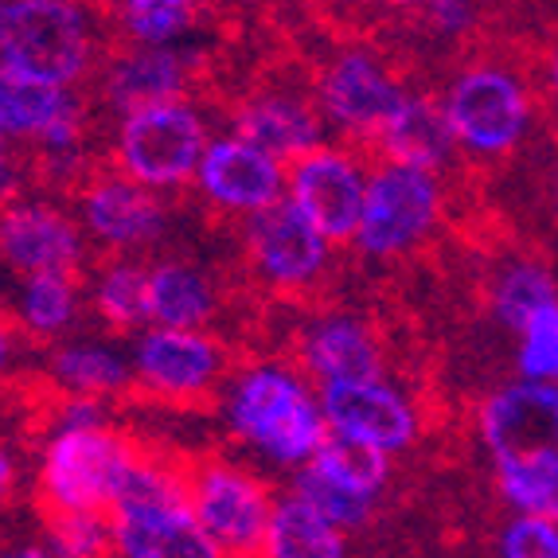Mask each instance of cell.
<instances>
[{
	"label": "cell",
	"mask_w": 558,
	"mask_h": 558,
	"mask_svg": "<svg viewBox=\"0 0 558 558\" xmlns=\"http://www.w3.org/2000/svg\"><path fill=\"white\" fill-rule=\"evenodd\" d=\"M199 75L196 51H177V47H130L125 56L110 63L102 78V94L113 110L125 118L149 106L180 102V94L192 90Z\"/></svg>",
	"instance_id": "obj_15"
},
{
	"label": "cell",
	"mask_w": 558,
	"mask_h": 558,
	"mask_svg": "<svg viewBox=\"0 0 558 558\" xmlns=\"http://www.w3.org/2000/svg\"><path fill=\"white\" fill-rule=\"evenodd\" d=\"M113 543L121 558H223L192 508H118Z\"/></svg>",
	"instance_id": "obj_20"
},
{
	"label": "cell",
	"mask_w": 558,
	"mask_h": 558,
	"mask_svg": "<svg viewBox=\"0 0 558 558\" xmlns=\"http://www.w3.org/2000/svg\"><path fill=\"white\" fill-rule=\"evenodd\" d=\"M320 414L332 434L379 449L402 453L418 438V410L391 383H325L320 387Z\"/></svg>",
	"instance_id": "obj_11"
},
{
	"label": "cell",
	"mask_w": 558,
	"mask_h": 558,
	"mask_svg": "<svg viewBox=\"0 0 558 558\" xmlns=\"http://www.w3.org/2000/svg\"><path fill=\"white\" fill-rule=\"evenodd\" d=\"M12 488H16V461H12V457L4 453V446H0V508L9 504Z\"/></svg>",
	"instance_id": "obj_36"
},
{
	"label": "cell",
	"mask_w": 558,
	"mask_h": 558,
	"mask_svg": "<svg viewBox=\"0 0 558 558\" xmlns=\"http://www.w3.org/2000/svg\"><path fill=\"white\" fill-rule=\"evenodd\" d=\"M0 558H51V555L39 550V547H20V550H9V555H0Z\"/></svg>",
	"instance_id": "obj_39"
},
{
	"label": "cell",
	"mask_w": 558,
	"mask_h": 558,
	"mask_svg": "<svg viewBox=\"0 0 558 558\" xmlns=\"http://www.w3.org/2000/svg\"><path fill=\"white\" fill-rule=\"evenodd\" d=\"M83 223L110 251L153 246L168 227V207L133 180L94 177L83 187Z\"/></svg>",
	"instance_id": "obj_17"
},
{
	"label": "cell",
	"mask_w": 558,
	"mask_h": 558,
	"mask_svg": "<svg viewBox=\"0 0 558 558\" xmlns=\"http://www.w3.org/2000/svg\"><path fill=\"white\" fill-rule=\"evenodd\" d=\"M293 204L301 207L308 223L317 227L325 242L355 239L367 204V184L352 157L336 149H313L308 157L293 160L289 168Z\"/></svg>",
	"instance_id": "obj_12"
},
{
	"label": "cell",
	"mask_w": 558,
	"mask_h": 558,
	"mask_svg": "<svg viewBox=\"0 0 558 558\" xmlns=\"http://www.w3.org/2000/svg\"><path fill=\"white\" fill-rule=\"evenodd\" d=\"M293 488H298V493H293L298 500H305L313 512L325 515V520L340 531H360V527H367V520H372V500H363V496H355V493H348V488H340V484H332L313 465L301 469L298 481H293Z\"/></svg>",
	"instance_id": "obj_31"
},
{
	"label": "cell",
	"mask_w": 558,
	"mask_h": 558,
	"mask_svg": "<svg viewBox=\"0 0 558 558\" xmlns=\"http://www.w3.org/2000/svg\"><path fill=\"white\" fill-rule=\"evenodd\" d=\"M75 308L78 301L71 274H36V278H28L24 298H20V317L39 336L63 332L75 320Z\"/></svg>",
	"instance_id": "obj_30"
},
{
	"label": "cell",
	"mask_w": 558,
	"mask_h": 558,
	"mask_svg": "<svg viewBox=\"0 0 558 558\" xmlns=\"http://www.w3.org/2000/svg\"><path fill=\"white\" fill-rule=\"evenodd\" d=\"M301 360L320 383L383 379V348L372 325L355 317H325L301 336Z\"/></svg>",
	"instance_id": "obj_19"
},
{
	"label": "cell",
	"mask_w": 558,
	"mask_h": 558,
	"mask_svg": "<svg viewBox=\"0 0 558 558\" xmlns=\"http://www.w3.org/2000/svg\"><path fill=\"white\" fill-rule=\"evenodd\" d=\"M51 375L59 383H66L78 399L113 395L130 383L125 360L113 355L110 348H94V344H66L59 352H51Z\"/></svg>",
	"instance_id": "obj_27"
},
{
	"label": "cell",
	"mask_w": 558,
	"mask_h": 558,
	"mask_svg": "<svg viewBox=\"0 0 558 558\" xmlns=\"http://www.w3.org/2000/svg\"><path fill=\"white\" fill-rule=\"evenodd\" d=\"M496 558H558V523L539 515H512L500 527Z\"/></svg>",
	"instance_id": "obj_34"
},
{
	"label": "cell",
	"mask_w": 558,
	"mask_h": 558,
	"mask_svg": "<svg viewBox=\"0 0 558 558\" xmlns=\"http://www.w3.org/2000/svg\"><path fill=\"white\" fill-rule=\"evenodd\" d=\"M192 515L223 558H266L274 504L251 473L207 465L192 484Z\"/></svg>",
	"instance_id": "obj_8"
},
{
	"label": "cell",
	"mask_w": 558,
	"mask_h": 558,
	"mask_svg": "<svg viewBox=\"0 0 558 558\" xmlns=\"http://www.w3.org/2000/svg\"><path fill=\"white\" fill-rule=\"evenodd\" d=\"M313 469L320 476H328L332 484H340V488H348V493L372 500L383 484H387V476H391V457L328 429L317 457H313Z\"/></svg>",
	"instance_id": "obj_25"
},
{
	"label": "cell",
	"mask_w": 558,
	"mask_h": 558,
	"mask_svg": "<svg viewBox=\"0 0 558 558\" xmlns=\"http://www.w3.org/2000/svg\"><path fill=\"white\" fill-rule=\"evenodd\" d=\"M441 113L457 149L481 160H504L531 130V86L508 63L476 59L453 75Z\"/></svg>",
	"instance_id": "obj_2"
},
{
	"label": "cell",
	"mask_w": 558,
	"mask_h": 558,
	"mask_svg": "<svg viewBox=\"0 0 558 558\" xmlns=\"http://www.w3.org/2000/svg\"><path fill=\"white\" fill-rule=\"evenodd\" d=\"M555 204H558V168H555Z\"/></svg>",
	"instance_id": "obj_41"
},
{
	"label": "cell",
	"mask_w": 558,
	"mask_h": 558,
	"mask_svg": "<svg viewBox=\"0 0 558 558\" xmlns=\"http://www.w3.org/2000/svg\"><path fill=\"white\" fill-rule=\"evenodd\" d=\"M219 293L184 262H160L149 270V320L172 332H196L215 317Z\"/></svg>",
	"instance_id": "obj_22"
},
{
	"label": "cell",
	"mask_w": 558,
	"mask_h": 558,
	"mask_svg": "<svg viewBox=\"0 0 558 558\" xmlns=\"http://www.w3.org/2000/svg\"><path fill=\"white\" fill-rule=\"evenodd\" d=\"M51 543L63 558H110L113 520L106 515H78V512H44Z\"/></svg>",
	"instance_id": "obj_33"
},
{
	"label": "cell",
	"mask_w": 558,
	"mask_h": 558,
	"mask_svg": "<svg viewBox=\"0 0 558 558\" xmlns=\"http://www.w3.org/2000/svg\"><path fill=\"white\" fill-rule=\"evenodd\" d=\"M9 180V149H4V133H0V187Z\"/></svg>",
	"instance_id": "obj_40"
},
{
	"label": "cell",
	"mask_w": 558,
	"mask_h": 558,
	"mask_svg": "<svg viewBox=\"0 0 558 558\" xmlns=\"http://www.w3.org/2000/svg\"><path fill=\"white\" fill-rule=\"evenodd\" d=\"M375 145L387 157V165L418 168L429 177L446 168L457 149L449 121L441 113V98H429V94H410L402 113L375 137Z\"/></svg>",
	"instance_id": "obj_21"
},
{
	"label": "cell",
	"mask_w": 558,
	"mask_h": 558,
	"mask_svg": "<svg viewBox=\"0 0 558 558\" xmlns=\"http://www.w3.org/2000/svg\"><path fill=\"white\" fill-rule=\"evenodd\" d=\"M281 184H286V177H281L278 160L239 137L211 141L204 160H199L204 196L227 211H266V207L281 204Z\"/></svg>",
	"instance_id": "obj_16"
},
{
	"label": "cell",
	"mask_w": 558,
	"mask_h": 558,
	"mask_svg": "<svg viewBox=\"0 0 558 558\" xmlns=\"http://www.w3.org/2000/svg\"><path fill=\"white\" fill-rule=\"evenodd\" d=\"M481 441L515 515L558 523V387L515 379L481 407Z\"/></svg>",
	"instance_id": "obj_1"
},
{
	"label": "cell",
	"mask_w": 558,
	"mask_h": 558,
	"mask_svg": "<svg viewBox=\"0 0 558 558\" xmlns=\"http://www.w3.org/2000/svg\"><path fill=\"white\" fill-rule=\"evenodd\" d=\"M344 555H348L344 531L332 527L305 500L286 496V500L274 504L266 558H344Z\"/></svg>",
	"instance_id": "obj_23"
},
{
	"label": "cell",
	"mask_w": 558,
	"mask_h": 558,
	"mask_svg": "<svg viewBox=\"0 0 558 558\" xmlns=\"http://www.w3.org/2000/svg\"><path fill=\"white\" fill-rule=\"evenodd\" d=\"M83 258L78 227L51 204H20L0 207V262L12 270L28 274H71Z\"/></svg>",
	"instance_id": "obj_13"
},
{
	"label": "cell",
	"mask_w": 558,
	"mask_h": 558,
	"mask_svg": "<svg viewBox=\"0 0 558 558\" xmlns=\"http://www.w3.org/2000/svg\"><path fill=\"white\" fill-rule=\"evenodd\" d=\"M246 254H251L254 270L270 281L281 293H301L313 289L325 274L328 242L320 231L308 223L293 199L266 207L251 215L246 223Z\"/></svg>",
	"instance_id": "obj_10"
},
{
	"label": "cell",
	"mask_w": 558,
	"mask_h": 558,
	"mask_svg": "<svg viewBox=\"0 0 558 558\" xmlns=\"http://www.w3.org/2000/svg\"><path fill=\"white\" fill-rule=\"evenodd\" d=\"M71 113H75V102L66 98V90L28 83V78H16L0 66V133L36 141Z\"/></svg>",
	"instance_id": "obj_24"
},
{
	"label": "cell",
	"mask_w": 558,
	"mask_h": 558,
	"mask_svg": "<svg viewBox=\"0 0 558 558\" xmlns=\"http://www.w3.org/2000/svg\"><path fill=\"white\" fill-rule=\"evenodd\" d=\"M558 301V289L555 278L543 262H512V266H504L500 278L493 286V313L504 328H512V332H523L539 308L555 305Z\"/></svg>",
	"instance_id": "obj_26"
},
{
	"label": "cell",
	"mask_w": 558,
	"mask_h": 558,
	"mask_svg": "<svg viewBox=\"0 0 558 558\" xmlns=\"http://www.w3.org/2000/svg\"><path fill=\"white\" fill-rule=\"evenodd\" d=\"M223 372V348L199 332L153 328L137 344V375L160 399H207L211 383Z\"/></svg>",
	"instance_id": "obj_14"
},
{
	"label": "cell",
	"mask_w": 558,
	"mask_h": 558,
	"mask_svg": "<svg viewBox=\"0 0 558 558\" xmlns=\"http://www.w3.org/2000/svg\"><path fill=\"white\" fill-rule=\"evenodd\" d=\"M94 39L86 12L63 0H9L0 4V66L16 78L63 90L86 75Z\"/></svg>",
	"instance_id": "obj_3"
},
{
	"label": "cell",
	"mask_w": 558,
	"mask_h": 558,
	"mask_svg": "<svg viewBox=\"0 0 558 558\" xmlns=\"http://www.w3.org/2000/svg\"><path fill=\"white\" fill-rule=\"evenodd\" d=\"M207 153L204 118L187 102L149 106L121 121L118 130V168L125 180L141 187H177Z\"/></svg>",
	"instance_id": "obj_7"
},
{
	"label": "cell",
	"mask_w": 558,
	"mask_h": 558,
	"mask_svg": "<svg viewBox=\"0 0 558 558\" xmlns=\"http://www.w3.org/2000/svg\"><path fill=\"white\" fill-rule=\"evenodd\" d=\"M547 94H550V102H555V110H558V44L550 47V56H547Z\"/></svg>",
	"instance_id": "obj_37"
},
{
	"label": "cell",
	"mask_w": 558,
	"mask_h": 558,
	"mask_svg": "<svg viewBox=\"0 0 558 558\" xmlns=\"http://www.w3.org/2000/svg\"><path fill=\"white\" fill-rule=\"evenodd\" d=\"M515 367L527 383H555L558 387V301L539 308L523 325L520 348H515Z\"/></svg>",
	"instance_id": "obj_32"
},
{
	"label": "cell",
	"mask_w": 558,
	"mask_h": 558,
	"mask_svg": "<svg viewBox=\"0 0 558 558\" xmlns=\"http://www.w3.org/2000/svg\"><path fill=\"white\" fill-rule=\"evenodd\" d=\"M426 16L429 28L441 32V36H465L476 24V9H469V4H429Z\"/></svg>",
	"instance_id": "obj_35"
},
{
	"label": "cell",
	"mask_w": 558,
	"mask_h": 558,
	"mask_svg": "<svg viewBox=\"0 0 558 558\" xmlns=\"http://www.w3.org/2000/svg\"><path fill=\"white\" fill-rule=\"evenodd\" d=\"M231 426L242 441H251L254 449H262L281 465H298V461L317 457L328 434L325 414L308 399L305 383L278 363L251 367L239 379L231 399Z\"/></svg>",
	"instance_id": "obj_4"
},
{
	"label": "cell",
	"mask_w": 558,
	"mask_h": 558,
	"mask_svg": "<svg viewBox=\"0 0 558 558\" xmlns=\"http://www.w3.org/2000/svg\"><path fill=\"white\" fill-rule=\"evenodd\" d=\"M133 461H137V453L106 426L59 429L44 453V469H39L44 512H110L113 520L121 484L130 476Z\"/></svg>",
	"instance_id": "obj_5"
},
{
	"label": "cell",
	"mask_w": 558,
	"mask_h": 558,
	"mask_svg": "<svg viewBox=\"0 0 558 558\" xmlns=\"http://www.w3.org/2000/svg\"><path fill=\"white\" fill-rule=\"evenodd\" d=\"M113 16H118L113 28L137 47H168L172 39L196 28L199 9L180 4V0H130V4L113 9Z\"/></svg>",
	"instance_id": "obj_28"
},
{
	"label": "cell",
	"mask_w": 558,
	"mask_h": 558,
	"mask_svg": "<svg viewBox=\"0 0 558 558\" xmlns=\"http://www.w3.org/2000/svg\"><path fill=\"white\" fill-rule=\"evenodd\" d=\"M441 219L438 177L418 168L383 165L367 180V204H363L355 246L367 258H407L414 246L429 239Z\"/></svg>",
	"instance_id": "obj_6"
},
{
	"label": "cell",
	"mask_w": 558,
	"mask_h": 558,
	"mask_svg": "<svg viewBox=\"0 0 558 558\" xmlns=\"http://www.w3.org/2000/svg\"><path fill=\"white\" fill-rule=\"evenodd\" d=\"M12 360V328L0 325V375H4V367H9Z\"/></svg>",
	"instance_id": "obj_38"
},
{
	"label": "cell",
	"mask_w": 558,
	"mask_h": 558,
	"mask_svg": "<svg viewBox=\"0 0 558 558\" xmlns=\"http://www.w3.org/2000/svg\"><path fill=\"white\" fill-rule=\"evenodd\" d=\"M231 137L246 141L266 157L301 160L317 149L320 113L293 90H258L231 113Z\"/></svg>",
	"instance_id": "obj_18"
},
{
	"label": "cell",
	"mask_w": 558,
	"mask_h": 558,
	"mask_svg": "<svg viewBox=\"0 0 558 558\" xmlns=\"http://www.w3.org/2000/svg\"><path fill=\"white\" fill-rule=\"evenodd\" d=\"M407 98L410 90L399 83V75L367 47L340 51L320 78V102L328 118L355 137H379L402 113Z\"/></svg>",
	"instance_id": "obj_9"
},
{
	"label": "cell",
	"mask_w": 558,
	"mask_h": 558,
	"mask_svg": "<svg viewBox=\"0 0 558 558\" xmlns=\"http://www.w3.org/2000/svg\"><path fill=\"white\" fill-rule=\"evenodd\" d=\"M94 308L113 332H130L149 320V270L133 262H113L94 289Z\"/></svg>",
	"instance_id": "obj_29"
}]
</instances>
